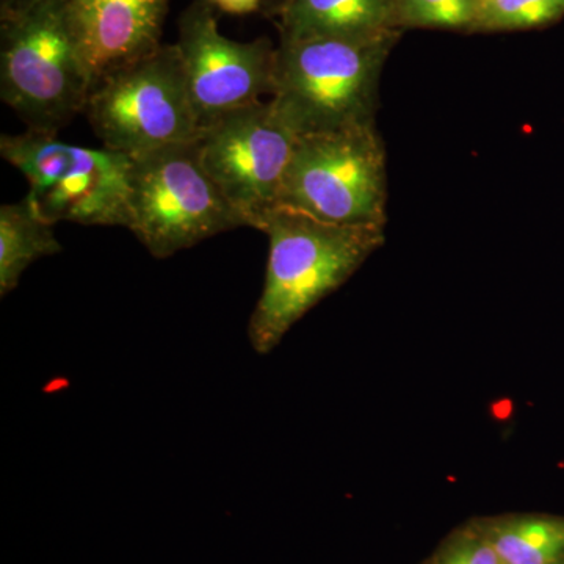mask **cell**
Here are the masks:
<instances>
[{"mask_svg":"<svg viewBox=\"0 0 564 564\" xmlns=\"http://www.w3.org/2000/svg\"><path fill=\"white\" fill-rule=\"evenodd\" d=\"M212 6L217 7L229 14H248L259 9L261 0H210Z\"/></svg>","mask_w":564,"mask_h":564,"instance_id":"obj_18","label":"cell"},{"mask_svg":"<svg viewBox=\"0 0 564 564\" xmlns=\"http://www.w3.org/2000/svg\"><path fill=\"white\" fill-rule=\"evenodd\" d=\"M0 154L24 174L29 202L43 220L129 229L128 154L33 131L0 137Z\"/></svg>","mask_w":564,"mask_h":564,"instance_id":"obj_6","label":"cell"},{"mask_svg":"<svg viewBox=\"0 0 564 564\" xmlns=\"http://www.w3.org/2000/svg\"><path fill=\"white\" fill-rule=\"evenodd\" d=\"M170 0H65L91 88L161 46Z\"/></svg>","mask_w":564,"mask_h":564,"instance_id":"obj_10","label":"cell"},{"mask_svg":"<svg viewBox=\"0 0 564 564\" xmlns=\"http://www.w3.org/2000/svg\"><path fill=\"white\" fill-rule=\"evenodd\" d=\"M563 17L564 0H480L473 32L530 31Z\"/></svg>","mask_w":564,"mask_h":564,"instance_id":"obj_14","label":"cell"},{"mask_svg":"<svg viewBox=\"0 0 564 564\" xmlns=\"http://www.w3.org/2000/svg\"><path fill=\"white\" fill-rule=\"evenodd\" d=\"M0 22V98L17 111L28 131L57 135L84 113L91 91L65 0H44Z\"/></svg>","mask_w":564,"mask_h":564,"instance_id":"obj_3","label":"cell"},{"mask_svg":"<svg viewBox=\"0 0 564 564\" xmlns=\"http://www.w3.org/2000/svg\"><path fill=\"white\" fill-rule=\"evenodd\" d=\"M556 564H564V560H562V562H560V563H556Z\"/></svg>","mask_w":564,"mask_h":564,"instance_id":"obj_20","label":"cell"},{"mask_svg":"<svg viewBox=\"0 0 564 564\" xmlns=\"http://www.w3.org/2000/svg\"><path fill=\"white\" fill-rule=\"evenodd\" d=\"M300 133L270 101L223 115L199 133V159L212 181L250 228L280 207L282 185Z\"/></svg>","mask_w":564,"mask_h":564,"instance_id":"obj_8","label":"cell"},{"mask_svg":"<svg viewBox=\"0 0 564 564\" xmlns=\"http://www.w3.org/2000/svg\"><path fill=\"white\" fill-rule=\"evenodd\" d=\"M474 524L505 564H556L564 560V516L505 513L478 516Z\"/></svg>","mask_w":564,"mask_h":564,"instance_id":"obj_12","label":"cell"},{"mask_svg":"<svg viewBox=\"0 0 564 564\" xmlns=\"http://www.w3.org/2000/svg\"><path fill=\"white\" fill-rule=\"evenodd\" d=\"M400 33L281 40L272 102L300 135L375 122L381 73Z\"/></svg>","mask_w":564,"mask_h":564,"instance_id":"obj_2","label":"cell"},{"mask_svg":"<svg viewBox=\"0 0 564 564\" xmlns=\"http://www.w3.org/2000/svg\"><path fill=\"white\" fill-rule=\"evenodd\" d=\"M54 225L43 220L28 196L0 207V295L20 284L22 274L41 258L57 254L62 245Z\"/></svg>","mask_w":564,"mask_h":564,"instance_id":"obj_13","label":"cell"},{"mask_svg":"<svg viewBox=\"0 0 564 564\" xmlns=\"http://www.w3.org/2000/svg\"><path fill=\"white\" fill-rule=\"evenodd\" d=\"M44 0H0V21L20 17Z\"/></svg>","mask_w":564,"mask_h":564,"instance_id":"obj_17","label":"cell"},{"mask_svg":"<svg viewBox=\"0 0 564 564\" xmlns=\"http://www.w3.org/2000/svg\"><path fill=\"white\" fill-rule=\"evenodd\" d=\"M421 564H505L473 519L456 527Z\"/></svg>","mask_w":564,"mask_h":564,"instance_id":"obj_16","label":"cell"},{"mask_svg":"<svg viewBox=\"0 0 564 564\" xmlns=\"http://www.w3.org/2000/svg\"><path fill=\"white\" fill-rule=\"evenodd\" d=\"M288 2V0H276V9L278 7H281L282 3Z\"/></svg>","mask_w":564,"mask_h":564,"instance_id":"obj_19","label":"cell"},{"mask_svg":"<svg viewBox=\"0 0 564 564\" xmlns=\"http://www.w3.org/2000/svg\"><path fill=\"white\" fill-rule=\"evenodd\" d=\"M85 115L107 150L133 155L202 133L176 44H161L99 80Z\"/></svg>","mask_w":564,"mask_h":564,"instance_id":"obj_7","label":"cell"},{"mask_svg":"<svg viewBox=\"0 0 564 564\" xmlns=\"http://www.w3.org/2000/svg\"><path fill=\"white\" fill-rule=\"evenodd\" d=\"M276 13L281 40H359L402 32L393 0H288Z\"/></svg>","mask_w":564,"mask_h":564,"instance_id":"obj_11","label":"cell"},{"mask_svg":"<svg viewBox=\"0 0 564 564\" xmlns=\"http://www.w3.org/2000/svg\"><path fill=\"white\" fill-rule=\"evenodd\" d=\"M397 24L404 29L473 32L480 0H393Z\"/></svg>","mask_w":564,"mask_h":564,"instance_id":"obj_15","label":"cell"},{"mask_svg":"<svg viewBox=\"0 0 564 564\" xmlns=\"http://www.w3.org/2000/svg\"><path fill=\"white\" fill-rule=\"evenodd\" d=\"M176 46L202 129L229 111L261 101L263 95L272 96V41L226 39L210 0H196L185 11Z\"/></svg>","mask_w":564,"mask_h":564,"instance_id":"obj_9","label":"cell"},{"mask_svg":"<svg viewBox=\"0 0 564 564\" xmlns=\"http://www.w3.org/2000/svg\"><path fill=\"white\" fill-rule=\"evenodd\" d=\"M386 206L388 163L375 122L300 135L280 207L333 225L386 228Z\"/></svg>","mask_w":564,"mask_h":564,"instance_id":"obj_5","label":"cell"},{"mask_svg":"<svg viewBox=\"0 0 564 564\" xmlns=\"http://www.w3.org/2000/svg\"><path fill=\"white\" fill-rule=\"evenodd\" d=\"M129 158V229L154 258L247 226L204 170L196 140Z\"/></svg>","mask_w":564,"mask_h":564,"instance_id":"obj_4","label":"cell"},{"mask_svg":"<svg viewBox=\"0 0 564 564\" xmlns=\"http://www.w3.org/2000/svg\"><path fill=\"white\" fill-rule=\"evenodd\" d=\"M384 229L333 225L284 207L273 210L259 228L269 237V259L248 323L252 350L272 352L304 315L383 247Z\"/></svg>","mask_w":564,"mask_h":564,"instance_id":"obj_1","label":"cell"}]
</instances>
